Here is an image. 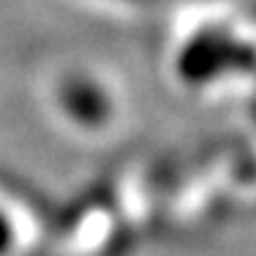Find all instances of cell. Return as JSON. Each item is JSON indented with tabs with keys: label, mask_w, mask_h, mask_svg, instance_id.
<instances>
[{
	"label": "cell",
	"mask_w": 256,
	"mask_h": 256,
	"mask_svg": "<svg viewBox=\"0 0 256 256\" xmlns=\"http://www.w3.org/2000/svg\"><path fill=\"white\" fill-rule=\"evenodd\" d=\"M6 246H8V226H6L3 221H0V251H3Z\"/></svg>",
	"instance_id": "obj_1"
}]
</instances>
